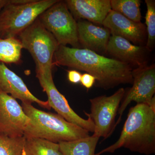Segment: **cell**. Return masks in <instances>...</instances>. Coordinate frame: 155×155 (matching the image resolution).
I'll return each instance as SVG.
<instances>
[{"label": "cell", "mask_w": 155, "mask_h": 155, "mask_svg": "<svg viewBox=\"0 0 155 155\" xmlns=\"http://www.w3.org/2000/svg\"><path fill=\"white\" fill-rule=\"evenodd\" d=\"M68 79L71 83L78 84L80 82L81 74L80 72L75 70H70L68 71Z\"/></svg>", "instance_id": "23"}, {"label": "cell", "mask_w": 155, "mask_h": 155, "mask_svg": "<svg viewBox=\"0 0 155 155\" xmlns=\"http://www.w3.org/2000/svg\"><path fill=\"white\" fill-rule=\"evenodd\" d=\"M132 75L133 85L126 94H125L122 100L118 110L119 116L116 125L121 120L125 109L132 101L137 104H150L155 97V64L134 68L132 70Z\"/></svg>", "instance_id": "8"}, {"label": "cell", "mask_w": 155, "mask_h": 155, "mask_svg": "<svg viewBox=\"0 0 155 155\" xmlns=\"http://www.w3.org/2000/svg\"><path fill=\"white\" fill-rule=\"evenodd\" d=\"M22 48L31 54L35 64L37 74L52 77L54 54L59 45L38 18L19 35Z\"/></svg>", "instance_id": "4"}, {"label": "cell", "mask_w": 155, "mask_h": 155, "mask_svg": "<svg viewBox=\"0 0 155 155\" xmlns=\"http://www.w3.org/2000/svg\"><path fill=\"white\" fill-rule=\"evenodd\" d=\"M53 61L54 65L66 66L91 74L95 78V86L104 89L133 83V68L85 49L59 45Z\"/></svg>", "instance_id": "1"}, {"label": "cell", "mask_w": 155, "mask_h": 155, "mask_svg": "<svg viewBox=\"0 0 155 155\" xmlns=\"http://www.w3.org/2000/svg\"><path fill=\"white\" fill-rule=\"evenodd\" d=\"M140 0H110L111 9L135 22L141 19Z\"/></svg>", "instance_id": "19"}, {"label": "cell", "mask_w": 155, "mask_h": 155, "mask_svg": "<svg viewBox=\"0 0 155 155\" xmlns=\"http://www.w3.org/2000/svg\"><path fill=\"white\" fill-rule=\"evenodd\" d=\"M22 155H63L59 143L37 137H25Z\"/></svg>", "instance_id": "17"}, {"label": "cell", "mask_w": 155, "mask_h": 155, "mask_svg": "<svg viewBox=\"0 0 155 155\" xmlns=\"http://www.w3.org/2000/svg\"><path fill=\"white\" fill-rule=\"evenodd\" d=\"M59 0H34L23 4H11L10 0L0 14V38L17 37L39 16Z\"/></svg>", "instance_id": "5"}, {"label": "cell", "mask_w": 155, "mask_h": 155, "mask_svg": "<svg viewBox=\"0 0 155 155\" xmlns=\"http://www.w3.org/2000/svg\"><path fill=\"white\" fill-rule=\"evenodd\" d=\"M75 20H84L102 25L111 9L110 0L64 1Z\"/></svg>", "instance_id": "14"}, {"label": "cell", "mask_w": 155, "mask_h": 155, "mask_svg": "<svg viewBox=\"0 0 155 155\" xmlns=\"http://www.w3.org/2000/svg\"><path fill=\"white\" fill-rule=\"evenodd\" d=\"M150 52L145 46L136 45L121 37L111 35L106 54L113 59L136 68L147 65Z\"/></svg>", "instance_id": "12"}, {"label": "cell", "mask_w": 155, "mask_h": 155, "mask_svg": "<svg viewBox=\"0 0 155 155\" xmlns=\"http://www.w3.org/2000/svg\"><path fill=\"white\" fill-rule=\"evenodd\" d=\"M22 109L31 121L24 133L25 137H37L59 143L90 136L87 130L67 121L58 114L41 110L32 104L22 103Z\"/></svg>", "instance_id": "3"}, {"label": "cell", "mask_w": 155, "mask_h": 155, "mask_svg": "<svg viewBox=\"0 0 155 155\" xmlns=\"http://www.w3.org/2000/svg\"><path fill=\"white\" fill-rule=\"evenodd\" d=\"M22 46L17 37L0 38V61L7 64H19Z\"/></svg>", "instance_id": "18"}, {"label": "cell", "mask_w": 155, "mask_h": 155, "mask_svg": "<svg viewBox=\"0 0 155 155\" xmlns=\"http://www.w3.org/2000/svg\"><path fill=\"white\" fill-rule=\"evenodd\" d=\"M95 81L96 79L94 76L91 74L85 73L81 75L80 82L87 89L92 87L95 83Z\"/></svg>", "instance_id": "22"}, {"label": "cell", "mask_w": 155, "mask_h": 155, "mask_svg": "<svg viewBox=\"0 0 155 155\" xmlns=\"http://www.w3.org/2000/svg\"><path fill=\"white\" fill-rule=\"evenodd\" d=\"M102 25L110 31L112 35L121 37L136 45H146V27L141 22H134L112 10L107 15Z\"/></svg>", "instance_id": "11"}, {"label": "cell", "mask_w": 155, "mask_h": 155, "mask_svg": "<svg viewBox=\"0 0 155 155\" xmlns=\"http://www.w3.org/2000/svg\"><path fill=\"white\" fill-rule=\"evenodd\" d=\"M125 93L122 87L110 96L104 95L90 99L91 112L85 114L94 123L93 135L104 140L112 134L116 126L115 119Z\"/></svg>", "instance_id": "7"}, {"label": "cell", "mask_w": 155, "mask_h": 155, "mask_svg": "<svg viewBox=\"0 0 155 155\" xmlns=\"http://www.w3.org/2000/svg\"><path fill=\"white\" fill-rule=\"evenodd\" d=\"M0 90L22 103H37L45 109L51 110L48 101H43L33 95L22 78L0 62Z\"/></svg>", "instance_id": "13"}, {"label": "cell", "mask_w": 155, "mask_h": 155, "mask_svg": "<svg viewBox=\"0 0 155 155\" xmlns=\"http://www.w3.org/2000/svg\"><path fill=\"white\" fill-rule=\"evenodd\" d=\"M99 137L91 136L70 141L59 143L63 155H95L96 148Z\"/></svg>", "instance_id": "16"}, {"label": "cell", "mask_w": 155, "mask_h": 155, "mask_svg": "<svg viewBox=\"0 0 155 155\" xmlns=\"http://www.w3.org/2000/svg\"><path fill=\"white\" fill-rule=\"evenodd\" d=\"M9 0H0V14L4 7L8 4Z\"/></svg>", "instance_id": "24"}, {"label": "cell", "mask_w": 155, "mask_h": 155, "mask_svg": "<svg viewBox=\"0 0 155 155\" xmlns=\"http://www.w3.org/2000/svg\"><path fill=\"white\" fill-rule=\"evenodd\" d=\"M147 11L145 20L147 41L145 46L150 51L154 49L155 44V1L145 0Z\"/></svg>", "instance_id": "21"}, {"label": "cell", "mask_w": 155, "mask_h": 155, "mask_svg": "<svg viewBox=\"0 0 155 155\" xmlns=\"http://www.w3.org/2000/svg\"><path fill=\"white\" fill-rule=\"evenodd\" d=\"M31 121L16 99L0 90V133L22 136Z\"/></svg>", "instance_id": "9"}, {"label": "cell", "mask_w": 155, "mask_h": 155, "mask_svg": "<svg viewBox=\"0 0 155 155\" xmlns=\"http://www.w3.org/2000/svg\"><path fill=\"white\" fill-rule=\"evenodd\" d=\"M36 76L43 91L47 94L48 101L51 108L68 122L82 127L88 132L94 133V123L91 117L87 115L88 119H83L72 110L67 99L56 87L53 77H46L40 74H37Z\"/></svg>", "instance_id": "10"}, {"label": "cell", "mask_w": 155, "mask_h": 155, "mask_svg": "<svg viewBox=\"0 0 155 155\" xmlns=\"http://www.w3.org/2000/svg\"><path fill=\"white\" fill-rule=\"evenodd\" d=\"M46 29L53 35L59 45H69L81 48L78 41L77 22L64 1H59L38 17Z\"/></svg>", "instance_id": "6"}, {"label": "cell", "mask_w": 155, "mask_h": 155, "mask_svg": "<svg viewBox=\"0 0 155 155\" xmlns=\"http://www.w3.org/2000/svg\"><path fill=\"white\" fill-rule=\"evenodd\" d=\"M78 41L81 48L104 56L111 36L110 31L85 20L77 22Z\"/></svg>", "instance_id": "15"}, {"label": "cell", "mask_w": 155, "mask_h": 155, "mask_svg": "<svg viewBox=\"0 0 155 155\" xmlns=\"http://www.w3.org/2000/svg\"><path fill=\"white\" fill-rule=\"evenodd\" d=\"M121 147L146 155L155 153V97L150 104H137L131 107L119 139L95 155L113 153Z\"/></svg>", "instance_id": "2"}, {"label": "cell", "mask_w": 155, "mask_h": 155, "mask_svg": "<svg viewBox=\"0 0 155 155\" xmlns=\"http://www.w3.org/2000/svg\"><path fill=\"white\" fill-rule=\"evenodd\" d=\"M24 136L11 137L0 133V155H22Z\"/></svg>", "instance_id": "20"}]
</instances>
